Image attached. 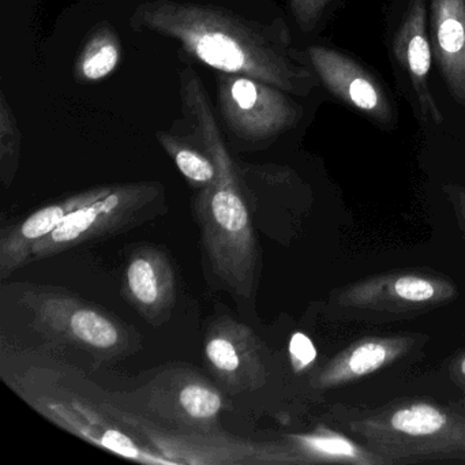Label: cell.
Returning a JSON list of instances; mask_svg holds the SVG:
<instances>
[{
	"instance_id": "cell-1",
	"label": "cell",
	"mask_w": 465,
	"mask_h": 465,
	"mask_svg": "<svg viewBox=\"0 0 465 465\" xmlns=\"http://www.w3.org/2000/svg\"><path fill=\"white\" fill-rule=\"evenodd\" d=\"M130 26L175 40L192 58L219 73L257 78L296 96H307L315 86L282 23H261L192 0H149L135 7Z\"/></svg>"
},
{
	"instance_id": "cell-2",
	"label": "cell",
	"mask_w": 465,
	"mask_h": 465,
	"mask_svg": "<svg viewBox=\"0 0 465 465\" xmlns=\"http://www.w3.org/2000/svg\"><path fill=\"white\" fill-rule=\"evenodd\" d=\"M181 97L184 118L219 170L216 183L200 190L194 200L206 262L239 303L252 301L258 246L239 164L223 140L208 94L192 67L181 73Z\"/></svg>"
},
{
	"instance_id": "cell-3",
	"label": "cell",
	"mask_w": 465,
	"mask_h": 465,
	"mask_svg": "<svg viewBox=\"0 0 465 465\" xmlns=\"http://www.w3.org/2000/svg\"><path fill=\"white\" fill-rule=\"evenodd\" d=\"M348 429L386 465L465 461V416L424 400L391 402L348 419Z\"/></svg>"
},
{
	"instance_id": "cell-4",
	"label": "cell",
	"mask_w": 465,
	"mask_h": 465,
	"mask_svg": "<svg viewBox=\"0 0 465 465\" xmlns=\"http://www.w3.org/2000/svg\"><path fill=\"white\" fill-rule=\"evenodd\" d=\"M13 386L48 420L92 445L145 464L173 465L149 446L141 445L132 431L103 410L102 401L96 404L73 389L55 370H28Z\"/></svg>"
},
{
	"instance_id": "cell-5",
	"label": "cell",
	"mask_w": 465,
	"mask_h": 465,
	"mask_svg": "<svg viewBox=\"0 0 465 465\" xmlns=\"http://www.w3.org/2000/svg\"><path fill=\"white\" fill-rule=\"evenodd\" d=\"M103 410L149 448L173 465H296L302 464L292 446L282 442H257L223 431H184L160 426L151 419L102 401Z\"/></svg>"
},
{
	"instance_id": "cell-6",
	"label": "cell",
	"mask_w": 465,
	"mask_h": 465,
	"mask_svg": "<svg viewBox=\"0 0 465 465\" xmlns=\"http://www.w3.org/2000/svg\"><path fill=\"white\" fill-rule=\"evenodd\" d=\"M20 304L34 328L54 344L72 345L103 361L133 352L129 329L77 296L34 285L21 290Z\"/></svg>"
},
{
	"instance_id": "cell-7",
	"label": "cell",
	"mask_w": 465,
	"mask_h": 465,
	"mask_svg": "<svg viewBox=\"0 0 465 465\" xmlns=\"http://www.w3.org/2000/svg\"><path fill=\"white\" fill-rule=\"evenodd\" d=\"M163 203L162 184H114L107 195L73 212L50 235L35 244L31 262L130 230L152 219Z\"/></svg>"
},
{
	"instance_id": "cell-8",
	"label": "cell",
	"mask_w": 465,
	"mask_h": 465,
	"mask_svg": "<svg viewBox=\"0 0 465 465\" xmlns=\"http://www.w3.org/2000/svg\"><path fill=\"white\" fill-rule=\"evenodd\" d=\"M113 397H118L124 404H133L132 412L137 415L157 424L164 421L160 426L168 429L222 431V393L203 375L184 367L163 370L137 391Z\"/></svg>"
},
{
	"instance_id": "cell-9",
	"label": "cell",
	"mask_w": 465,
	"mask_h": 465,
	"mask_svg": "<svg viewBox=\"0 0 465 465\" xmlns=\"http://www.w3.org/2000/svg\"><path fill=\"white\" fill-rule=\"evenodd\" d=\"M457 287L450 280L426 272H394L367 277L340 288L334 304L348 314H420L453 301Z\"/></svg>"
},
{
	"instance_id": "cell-10",
	"label": "cell",
	"mask_w": 465,
	"mask_h": 465,
	"mask_svg": "<svg viewBox=\"0 0 465 465\" xmlns=\"http://www.w3.org/2000/svg\"><path fill=\"white\" fill-rule=\"evenodd\" d=\"M216 85L223 121L239 140L265 143L302 118V107L287 92L257 78L219 73Z\"/></svg>"
},
{
	"instance_id": "cell-11",
	"label": "cell",
	"mask_w": 465,
	"mask_h": 465,
	"mask_svg": "<svg viewBox=\"0 0 465 465\" xmlns=\"http://www.w3.org/2000/svg\"><path fill=\"white\" fill-rule=\"evenodd\" d=\"M205 361L230 393L257 391L266 383L262 347L252 328L223 315L205 337Z\"/></svg>"
},
{
	"instance_id": "cell-12",
	"label": "cell",
	"mask_w": 465,
	"mask_h": 465,
	"mask_svg": "<svg viewBox=\"0 0 465 465\" xmlns=\"http://www.w3.org/2000/svg\"><path fill=\"white\" fill-rule=\"evenodd\" d=\"M312 69L331 94L378 124H391L393 110L381 84L347 55L326 47L307 50Z\"/></svg>"
},
{
	"instance_id": "cell-13",
	"label": "cell",
	"mask_w": 465,
	"mask_h": 465,
	"mask_svg": "<svg viewBox=\"0 0 465 465\" xmlns=\"http://www.w3.org/2000/svg\"><path fill=\"white\" fill-rule=\"evenodd\" d=\"M127 301L152 325L170 320L176 301L175 272L164 252L154 246L135 249L124 272Z\"/></svg>"
},
{
	"instance_id": "cell-14",
	"label": "cell",
	"mask_w": 465,
	"mask_h": 465,
	"mask_svg": "<svg viewBox=\"0 0 465 465\" xmlns=\"http://www.w3.org/2000/svg\"><path fill=\"white\" fill-rule=\"evenodd\" d=\"M113 187L114 184L97 186L75 193L64 200L39 209L24 222L4 230L0 235V279L6 280L15 271L31 262L35 244L50 235L73 212L104 197Z\"/></svg>"
},
{
	"instance_id": "cell-15",
	"label": "cell",
	"mask_w": 465,
	"mask_h": 465,
	"mask_svg": "<svg viewBox=\"0 0 465 465\" xmlns=\"http://www.w3.org/2000/svg\"><path fill=\"white\" fill-rule=\"evenodd\" d=\"M393 53L412 83L424 115L440 124L443 115L429 85L431 51L427 35V0H408L407 12L393 39Z\"/></svg>"
},
{
	"instance_id": "cell-16",
	"label": "cell",
	"mask_w": 465,
	"mask_h": 465,
	"mask_svg": "<svg viewBox=\"0 0 465 465\" xmlns=\"http://www.w3.org/2000/svg\"><path fill=\"white\" fill-rule=\"evenodd\" d=\"M415 341L410 336H372L359 340L334 356L315 375L312 386L320 391L339 388L391 366Z\"/></svg>"
},
{
	"instance_id": "cell-17",
	"label": "cell",
	"mask_w": 465,
	"mask_h": 465,
	"mask_svg": "<svg viewBox=\"0 0 465 465\" xmlns=\"http://www.w3.org/2000/svg\"><path fill=\"white\" fill-rule=\"evenodd\" d=\"M431 37L449 91L465 105V0H431Z\"/></svg>"
},
{
	"instance_id": "cell-18",
	"label": "cell",
	"mask_w": 465,
	"mask_h": 465,
	"mask_svg": "<svg viewBox=\"0 0 465 465\" xmlns=\"http://www.w3.org/2000/svg\"><path fill=\"white\" fill-rule=\"evenodd\" d=\"M284 440L302 464L386 465L385 460L366 445L325 426L303 434H287Z\"/></svg>"
},
{
	"instance_id": "cell-19",
	"label": "cell",
	"mask_w": 465,
	"mask_h": 465,
	"mask_svg": "<svg viewBox=\"0 0 465 465\" xmlns=\"http://www.w3.org/2000/svg\"><path fill=\"white\" fill-rule=\"evenodd\" d=\"M156 138L168 156L173 160L182 175L194 189L200 192L216 183L219 176L216 162L194 132L186 137L175 133L159 132Z\"/></svg>"
},
{
	"instance_id": "cell-20",
	"label": "cell",
	"mask_w": 465,
	"mask_h": 465,
	"mask_svg": "<svg viewBox=\"0 0 465 465\" xmlns=\"http://www.w3.org/2000/svg\"><path fill=\"white\" fill-rule=\"evenodd\" d=\"M121 59L122 43L115 29L107 23L94 26L75 61V80L99 83L115 72Z\"/></svg>"
},
{
	"instance_id": "cell-21",
	"label": "cell",
	"mask_w": 465,
	"mask_h": 465,
	"mask_svg": "<svg viewBox=\"0 0 465 465\" xmlns=\"http://www.w3.org/2000/svg\"><path fill=\"white\" fill-rule=\"evenodd\" d=\"M23 133L6 94L0 92V176L5 186L15 181L20 165Z\"/></svg>"
},
{
	"instance_id": "cell-22",
	"label": "cell",
	"mask_w": 465,
	"mask_h": 465,
	"mask_svg": "<svg viewBox=\"0 0 465 465\" xmlns=\"http://www.w3.org/2000/svg\"><path fill=\"white\" fill-rule=\"evenodd\" d=\"M331 0H290L291 12L299 28L312 31L328 9Z\"/></svg>"
},
{
	"instance_id": "cell-23",
	"label": "cell",
	"mask_w": 465,
	"mask_h": 465,
	"mask_svg": "<svg viewBox=\"0 0 465 465\" xmlns=\"http://www.w3.org/2000/svg\"><path fill=\"white\" fill-rule=\"evenodd\" d=\"M443 193L453 208L454 217L460 231L465 238V187L457 186V184H446L443 186Z\"/></svg>"
},
{
	"instance_id": "cell-24",
	"label": "cell",
	"mask_w": 465,
	"mask_h": 465,
	"mask_svg": "<svg viewBox=\"0 0 465 465\" xmlns=\"http://www.w3.org/2000/svg\"><path fill=\"white\" fill-rule=\"evenodd\" d=\"M291 353H292L293 361L301 364H306L314 358V348L306 337L298 334L292 339Z\"/></svg>"
},
{
	"instance_id": "cell-25",
	"label": "cell",
	"mask_w": 465,
	"mask_h": 465,
	"mask_svg": "<svg viewBox=\"0 0 465 465\" xmlns=\"http://www.w3.org/2000/svg\"><path fill=\"white\" fill-rule=\"evenodd\" d=\"M450 374L454 382L465 389V352L454 359L450 366Z\"/></svg>"
}]
</instances>
